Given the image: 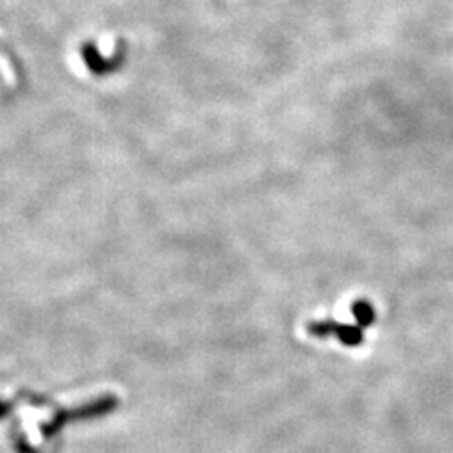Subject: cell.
<instances>
[{
	"label": "cell",
	"instance_id": "cell-1",
	"mask_svg": "<svg viewBox=\"0 0 453 453\" xmlns=\"http://www.w3.org/2000/svg\"><path fill=\"white\" fill-rule=\"evenodd\" d=\"M306 332L314 338H329L334 337L340 344L348 348H357L365 342V332L359 325H344L332 320L323 321H308L306 323Z\"/></svg>",
	"mask_w": 453,
	"mask_h": 453
},
{
	"label": "cell",
	"instance_id": "cell-2",
	"mask_svg": "<svg viewBox=\"0 0 453 453\" xmlns=\"http://www.w3.org/2000/svg\"><path fill=\"white\" fill-rule=\"evenodd\" d=\"M119 406V398L114 395H102V397L94 398L91 403L83 404L74 412H67L68 421L70 420H94V417H102V415L111 414L114 410Z\"/></svg>",
	"mask_w": 453,
	"mask_h": 453
},
{
	"label": "cell",
	"instance_id": "cell-3",
	"mask_svg": "<svg viewBox=\"0 0 453 453\" xmlns=\"http://www.w3.org/2000/svg\"><path fill=\"white\" fill-rule=\"evenodd\" d=\"M82 59L85 62V67L97 76H104V74L111 72L119 65V55L114 57V59H104L99 53V50L94 48L93 42H85L82 45Z\"/></svg>",
	"mask_w": 453,
	"mask_h": 453
},
{
	"label": "cell",
	"instance_id": "cell-4",
	"mask_svg": "<svg viewBox=\"0 0 453 453\" xmlns=\"http://www.w3.org/2000/svg\"><path fill=\"white\" fill-rule=\"evenodd\" d=\"M351 312H354L355 320L359 323V327L365 331L366 327H371L374 321H376V312H374V306L366 299H357L351 304Z\"/></svg>",
	"mask_w": 453,
	"mask_h": 453
},
{
	"label": "cell",
	"instance_id": "cell-5",
	"mask_svg": "<svg viewBox=\"0 0 453 453\" xmlns=\"http://www.w3.org/2000/svg\"><path fill=\"white\" fill-rule=\"evenodd\" d=\"M10 412H11V403H8V400H0V420L6 417Z\"/></svg>",
	"mask_w": 453,
	"mask_h": 453
}]
</instances>
